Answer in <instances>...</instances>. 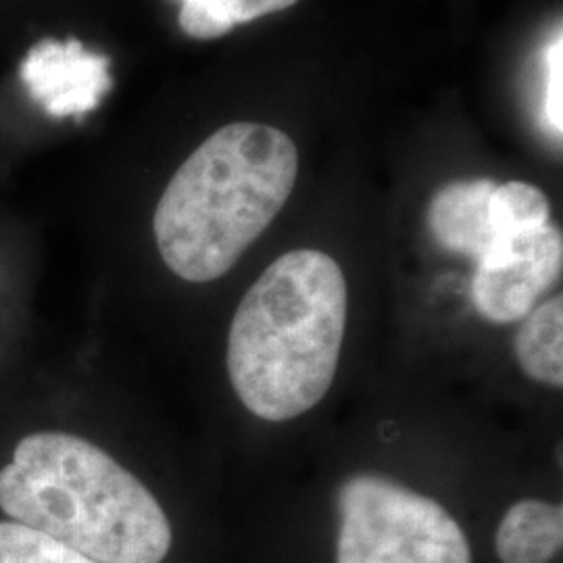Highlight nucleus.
I'll list each match as a JSON object with an SVG mask.
<instances>
[{"label":"nucleus","mask_w":563,"mask_h":563,"mask_svg":"<svg viewBox=\"0 0 563 563\" xmlns=\"http://www.w3.org/2000/svg\"><path fill=\"white\" fill-rule=\"evenodd\" d=\"M349 292L341 265L313 249L284 253L234 313L228 374L242 405L265 422L295 420L334 383Z\"/></svg>","instance_id":"1"},{"label":"nucleus","mask_w":563,"mask_h":563,"mask_svg":"<svg viewBox=\"0 0 563 563\" xmlns=\"http://www.w3.org/2000/svg\"><path fill=\"white\" fill-rule=\"evenodd\" d=\"M299 151L278 128L230 123L181 163L155 209L162 260L186 282L228 274L288 201Z\"/></svg>","instance_id":"2"},{"label":"nucleus","mask_w":563,"mask_h":563,"mask_svg":"<svg viewBox=\"0 0 563 563\" xmlns=\"http://www.w3.org/2000/svg\"><path fill=\"white\" fill-rule=\"evenodd\" d=\"M0 509L99 563H162L172 526L155 495L99 444L38 430L0 467Z\"/></svg>","instance_id":"3"},{"label":"nucleus","mask_w":563,"mask_h":563,"mask_svg":"<svg viewBox=\"0 0 563 563\" xmlns=\"http://www.w3.org/2000/svg\"><path fill=\"white\" fill-rule=\"evenodd\" d=\"M336 563H472V549L443 505L376 474L339 490Z\"/></svg>","instance_id":"4"},{"label":"nucleus","mask_w":563,"mask_h":563,"mask_svg":"<svg viewBox=\"0 0 563 563\" xmlns=\"http://www.w3.org/2000/svg\"><path fill=\"white\" fill-rule=\"evenodd\" d=\"M562 265V232L551 223L511 239H495L476 262L472 305L486 322H522L560 280Z\"/></svg>","instance_id":"5"},{"label":"nucleus","mask_w":563,"mask_h":563,"mask_svg":"<svg viewBox=\"0 0 563 563\" xmlns=\"http://www.w3.org/2000/svg\"><path fill=\"white\" fill-rule=\"evenodd\" d=\"M20 78L30 97L53 118H81L111 90L109 57L88 51L80 41L38 42L21 60Z\"/></svg>","instance_id":"6"},{"label":"nucleus","mask_w":563,"mask_h":563,"mask_svg":"<svg viewBox=\"0 0 563 563\" xmlns=\"http://www.w3.org/2000/svg\"><path fill=\"white\" fill-rule=\"evenodd\" d=\"M488 178L457 180L434 192L428 205V228L443 249L478 262L493 244L488 201L495 190Z\"/></svg>","instance_id":"7"},{"label":"nucleus","mask_w":563,"mask_h":563,"mask_svg":"<svg viewBox=\"0 0 563 563\" xmlns=\"http://www.w3.org/2000/svg\"><path fill=\"white\" fill-rule=\"evenodd\" d=\"M497 555L504 563H549L562 549V505L523 499L511 505L497 530Z\"/></svg>","instance_id":"8"},{"label":"nucleus","mask_w":563,"mask_h":563,"mask_svg":"<svg viewBox=\"0 0 563 563\" xmlns=\"http://www.w3.org/2000/svg\"><path fill=\"white\" fill-rule=\"evenodd\" d=\"M563 299L537 305L526 318L516 334L514 351L523 374L534 383L551 388L563 384Z\"/></svg>","instance_id":"9"},{"label":"nucleus","mask_w":563,"mask_h":563,"mask_svg":"<svg viewBox=\"0 0 563 563\" xmlns=\"http://www.w3.org/2000/svg\"><path fill=\"white\" fill-rule=\"evenodd\" d=\"M181 32L195 41H216L236 25L278 13L299 0H180Z\"/></svg>","instance_id":"10"},{"label":"nucleus","mask_w":563,"mask_h":563,"mask_svg":"<svg viewBox=\"0 0 563 563\" xmlns=\"http://www.w3.org/2000/svg\"><path fill=\"white\" fill-rule=\"evenodd\" d=\"M551 220V205L541 188L526 181L497 184L488 201V222L495 239H511L543 228Z\"/></svg>","instance_id":"11"},{"label":"nucleus","mask_w":563,"mask_h":563,"mask_svg":"<svg viewBox=\"0 0 563 563\" xmlns=\"http://www.w3.org/2000/svg\"><path fill=\"white\" fill-rule=\"evenodd\" d=\"M0 563H99L34 528L0 522Z\"/></svg>","instance_id":"12"},{"label":"nucleus","mask_w":563,"mask_h":563,"mask_svg":"<svg viewBox=\"0 0 563 563\" xmlns=\"http://www.w3.org/2000/svg\"><path fill=\"white\" fill-rule=\"evenodd\" d=\"M563 36L558 34V38L549 44L547 51V92H544V118L549 123V130L562 141L563 130Z\"/></svg>","instance_id":"13"}]
</instances>
